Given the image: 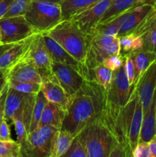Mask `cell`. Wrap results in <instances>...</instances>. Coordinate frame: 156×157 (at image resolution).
<instances>
[{"label":"cell","mask_w":156,"mask_h":157,"mask_svg":"<svg viewBox=\"0 0 156 157\" xmlns=\"http://www.w3.org/2000/svg\"><path fill=\"white\" fill-rule=\"evenodd\" d=\"M37 94H28L18 91L9 87L5 104V119L8 123L21 117L29 133L32 110Z\"/></svg>","instance_id":"cell-6"},{"label":"cell","mask_w":156,"mask_h":157,"mask_svg":"<svg viewBox=\"0 0 156 157\" xmlns=\"http://www.w3.org/2000/svg\"><path fill=\"white\" fill-rule=\"evenodd\" d=\"M14 0H0V18H3Z\"/></svg>","instance_id":"cell-40"},{"label":"cell","mask_w":156,"mask_h":157,"mask_svg":"<svg viewBox=\"0 0 156 157\" xmlns=\"http://www.w3.org/2000/svg\"><path fill=\"white\" fill-rule=\"evenodd\" d=\"M91 71L93 81H96L104 90H108L113 80V71L102 64H98L92 68Z\"/></svg>","instance_id":"cell-28"},{"label":"cell","mask_w":156,"mask_h":157,"mask_svg":"<svg viewBox=\"0 0 156 157\" xmlns=\"http://www.w3.org/2000/svg\"><path fill=\"white\" fill-rule=\"evenodd\" d=\"M66 110H64L62 107L48 101L41 115L38 127L51 126L58 130H61Z\"/></svg>","instance_id":"cell-22"},{"label":"cell","mask_w":156,"mask_h":157,"mask_svg":"<svg viewBox=\"0 0 156 157\" xmlns=\"http://www.w3.org/2000/svg\"><path fill=\"white\" fill-rule=\"evenodd\" d=\"M76 136L65 130H58L54 141L51 157H61L67 153Z\"/></svg>","instance_id":"cell-24"},{"label":"cell","mask_w":156,"mask_h":157,"mask_svg":"<svg viewBox=\"0 0 156 157\" xmlns=\"http://www.w3.org/2000/svg\"><path fill=\"white\" fill-rule=\"evenodd\" d=\"M47 102H48V101L45 98L44 94L41 92V90L37 94L35 105H34L33 110H32V120H31L29 132L32 131V130H35L37 127H38L40 120L41 118V115H42L44 107H45Z\"/></svg>","instance_id":"cell-29"},{"label":"cell","mask_w":156,"mask_h":157,"mask_svg":"<svg viewBox=\"0 0 156 157\" xmlns=\"http://www.w3.org/2000/svg\"><path fill=\"white\" fill-rule=\"evenodd\" d=\"M9 87L18 91L28 94H38L41 91V84L29 81V82H8Z\"/></svg>","instance_id":"cell-34"},{"label":"cell","mask_w":156,"mask_h":157,"mask_svg":"<svg viewBox=\"0 0 156 157\" xmlns=\"http://www.w3.org/2000/svg\"><path fill=\"white\" fill-rule=\"evenodd\" d=\"M0 41H2V31H1V27H0Z\"/></svg>","instance_id":"cell-45"},{"label":"cell","mask_w":156,"mask_h":157,"mask_svg":"<svg viewBox=\"0 0 156 157\" xmlns=\"http://www.w3.org/2000/svg\"><path fill=\"white\" fill-rule=\"evenodd\" d=\"M8 88H9V85L7 84L6 87L3 88V90H2L1 94H0V125H1L3 120L5 119V104H6Z\"/></svg>","instance_id":"cell-39"},{"label":"cell","mask_w":156,"mask_h":157,"mask_svg":"<svg viewBox=\"0 0 156 157\" xmlns=\"http://www.w3.org/2000/svg\"><path fill=\"white\" fill-rule=\"evenodd\" d=\"M44 34L49 35L77 61L85 64L87 56V35L73 20L70 18L62 20L51 30Z\"/></svg>","instance_id":"cell-3"},{"label":"cell","mask_w":156,"mask_h":157,"mask_svg":"<svg viewBox=\"0 0 156 157\" xmlns=\"http://www.w3.org/2000/svg\"><path fill=\"white\" fill-rule=\"evenodd\" d=\"M143 4L150 5L153 7V9H156V0H145Z\"/></svg>","instance_id":"cell-43"},{"label":"cell","mask_w":156,"mask_h":157,"mask_svg":"<svg viewBox=\"0 0 156 157\" xmlns=\"http://www.w3.org/2000/svg\"><path fill=\"white\" fill-rule=\"evenodd\" d=\"M2 44L16 42L36 34L24 15L0 18Z\"/></svg>","instance_id":"cell-8"},{"label":"cell","mask_w":156,"mask_h":157,"mask_svg":"<svg viewBox=\"0 0 156 157\" xmlns=\"http://www.w3.org/2000/svg\"><path fill=\"white\" fill-rule=\"evenodd\" d=\"M58 129L41 126L28 134L27 147L23 156L51 157L54 141Z\"/></svg>","instance_id":"cell-7"},{"label":"cell","mask_w":156,"mask_h":157,"mask_svg":"<svg viewBox=\"0 0 156 157\" xmlns=\"http://www.w3.org/2000/svg\"><path fill=\"white\" fill-rule=\"evenodd\" d=\"M125 72L128 78V83L131 87L135 81L136 78V68H135V64L133 62V60L129 54L125 55Z\"/></svg>","instance_id":"cell-36"},{"label":"cell","mask_w":156,"mask_h":157,"mask_svg":"<svg viewBox=\"0 0 156 157\" xmlns=\"http://www.w3.org/2000/svg\"><path fill=\"white\" fill-rule=\"evenodd\" d=\"M33 36L34 35L24 40L0 45V70H6L24 55Z\"/></svg>","instance_id":"cell-18"},{"label":"cell","mask_w":156,"mask_h":157,"mask_svg":"<svg viewBox=\"0 0 156 157\" xmlns=\"http://www.w3.org/2000/svg\"><path fill=\"white\" fill-rule=\"evenodd\" d=\"M12 124L15 126V133L17 136V141L21 144V148H22V153L24 154V152L25 150L26 147H27V141H28V132L27 128L23 122L22 119L21 117L15 118L12 121Z\"/></svg>","instance_id":"cell-32"},{"label":"cell","mask_w":156,"mask_h":157,"mask_svg":"<svg viewBox=\"0 0 156 157\" xmlns=\"http://www.w3.org/2000/svg\"><path fill=\"white\" fill-rule=\"evenodd\" d=\"M151 157H156V135L153 136L152 139L148 142Z\"/></svg>","instance_id":"cell-41"},{"label":"cell","mask_w":156,"mask_h":157,"mask_svg":"<svg viewBox=\"0 0 156 157\" xmlns=\"http://www.w3.org/2000/svg\"><path fill=\"white\" fill-rule=\"evenodd\" d=\"M44 1L50 2H54V3H59V4H61V2H62L64 0H44Z\"/></svg>","instance_id":"cell-44"},{"label":"cell","mask_w":156,"mask_h":157,"mask_svg":"<svg viewBox=\"0 0 156 157\" xmlns=\"http://www.w3.org/2000/svg\"><path fill=\"white\" fill-rule=\"evenodd\" d=\"M125 61L122 65L113 71V80L108 90H106L107 98L116 107H123L127 104L131 96V87L125 72Z\"/></svg>","instance_id":"cell-11"},{"label":"cell","mask_w":156,"mask_h":157,"mask_svg":"<svg viewBox=\"0 0 156 157\" xmlns=\"http://www.w3.org/2000/svg\"><path fill=\"white\" fill-rule=\"evenodd\" d=\"M22 148L18 141L0 140V157H22Z\"/></svg>","instance_id":"cell-30"},{"label":"cell","mask_w":156,"mask_h":157,"mask_svg":"<svg viewBox=\"0 0 156 157\" xmlns=\"http://www.w3.org/2000/svg\"><path fill=\"white\" fill-rule=\"evenodd\" d=\"M152 9L153 7L150 5L140 4L133 6L119 14L120 27L118 37L119 38L132 33Z\"/></svg>","instance_id":"cell-17"},{"label":"cell","mask_w":156,"mask_h":157,"mask_svg":"<svg viewBox=\"0 0 156 157\" xmlns=\"http://www.w3.org/2000/svg\"><path fill=\"white\" fill-rule=\"evenodd\" d=\"M1 92H2V91H1ZM0 94H1V93H0Z\"/></svg>","instance_id":"cell-47"},{"label":"cell","mask_w":156,"mask_h":157,"mask_svg":"<svg viewBox=\"0 0 156 157\" xmlns=\"http://www.w3.org/2000/svg\"><path fill=\"white\" fill-rule=\"evenodd\" d=\"M142 39L141 36H138L133 33L119 37L120 55L122 56L128 55L135 51L142 48Z\"/></svg>","instance_id":"cell-27"},{"label":"cell","mask_w":156,"mask_h":157,"mask_svg":"<svg viewBox=\"0 0 156 157\" xmlns=\"http://www.w3.org/2000/svg\"><path fill=\"white\" fill-rule=\"evenodd\" d=\"M120 55L119 38L93 32L87 35V56L85 64L92 70L112 55Z\"/></svg>","instance_id":"cell-5"},{"label":"cell","mask_w":156,"mask_h":157,"mask_svg":"<svg viewBox=\"0 0 156 157\" xmlns=\"http://www.w3.org/2000/svg\"><path fill=\"white\" fill-rule=\"evenodd\" d=\"M35 33H47L63 20L61 4L32 0L24 14Z\"/></svg>","instance_id":"cell-4"},{"label":"cell","mask_w":156,"mask_h":157,"mask_svg":"<svg viewBox=\"0 0 156 157\" xmlns=\"http://www.w3.org/2000/svg\"><path fill=\"white\" fill-rule=\"evenodd\" d=\"M133 157H151L148 142H139L132 152Z\"/></svg>","instance_id":"cell-37"},{"label":"cell","mask_w":156,"mask_h":157,"mask_svg":"<svg viewBox=\"0 0 156 157\" xmlns=\"http://www.w3.org/2000/svg\"><path fill=\"white\" fill-rule=\"evenodd\" d=\"M132 33L142 37V49L156 53V9H151Z\"/></svg>","instance_id":"cell-19"},{"label":"cell","mask_w":156,"mask_h":157,"mask_svg":"<svg viewBox=\"0 0 156 157\" xmlns=\"http://www.w3.org/2000/svg\"><path fill=\"white\" fill-rule=\"evenodd\" d=\"M80 134L86 144L87 157L128 156L98 109L96 115Z\"/></svg>","instance_id":"cell-1"},{"label":"cell","mask_w":156,"mask_h":157,"mask_svg":"<svg viewBox=\"0 0 156 157\" xmlns=\"http://www.w3.org/2000/svg\"><path fill=\"white\" fill-rule=\"evenodd\" d=\"M43 36L52 61H55L75 69L87 80H93L91 70H90L87 65L77 61L74 57L72 56L68 52H67L62 46L60 45L49 35L43 34Z\"/></svg>","instance_id":"cell-12"},{"label":"cell","mask_w":156,"mask_h":157,"mask_svg":"<svg viewBox=\"0 0 156 157\" xmlns=\"http://www.w3.org/2000/svg\"><path fill=\"white\" fill-rule=\"evenodd\" d=\"M7 80H6L5 71L0 70V93L3 90L6 85L7 84Z\"/></svg>","instance_id":"cell-42"},{"label":"cell","mask_w":156,"mask_h":157,"mask_svg":"<svg viewBox=\"0 0 156 157\" xmlns=\"http://www.w3.org/2000/svg\"><path fill=\"white\" fill-rule=\"evenodd\" d=\"M41 90L49 102L60 106L67 111L73 96L66 92L53 74L43 78Z\"/></svg>","instance_id":"cell-16"},{"label":"cell","mask_w":156,"mask_h":157,"mask_svg":"<svg viewBox=\"0 0 156 157\" xmlns=\"http://www.w3.org/2000/svg\"><path fill=\"white\" fill-rule=\"evenodd\" d=\"M142 119H143V107H142V102L139 99V95L136 92V104H135V107L133 110L129 127V133H128V141H129L130 148L132 152L137 144H139Z\"/></svg>","instance_id":"cell-23"},{"label":"cell","mask_w":156,"mask_h":157,"mask_svg":"<svg viewBox=\"0 0 156 157\" xmlns=\"http://www.w3.org/2000/svg\"><path fill=\"white\" fill-rule=\"evenodd\" d=\"M156 90V60L150 64L138 81L134 90L137 92L143 107V113L148 110ZM131 94V95H132Z\"/></svg>","instance_id":"cell-15"},{"label":"cell","mask_w":156,"mask_h":157,"mask_svg":"<svg viewBox=\"0 0 156 157\" xmlns=\"http://www.w3.org/2000/svg\"><path fill=\"white\" fill-rule=\"evenodd\" d=\"M156 135V90L148 110L143 113L139 142H149Z\"/></svg>","instance_id":"cell-20"},{"label":"cell","mask_w":156,"mask_h":157,"mask_svg":"<svg viewBox=\"0 0 156 157\" xmlns=\"http://www.w3.org/2000/svg\"><path fill=\"white\" fill-rule=\"evenodd\" d=\"M51 69L60 84L70 96L76 94L87 81L77 71L55 61H52Z\"/></svg>","instance_id":"cell-14"},{"label":"cell","mask_w":156,"mask_h":157,"mask_svg":"<svg viewBox=\"0 0 156 157\" xmlns=\"http://www.w3.org/2000/svg\"><path fill=\"white\" fill-rule=\"evenodd\" d=\"M124 61H125V57L122 56V55H112L105 58L102 64L110 68L112 71H115L122 65Z\"/></svg>","instance_id":"cell-35"},{"label":"cell","mask_w":156,"mask_h":157,"mask_svg":"<svg viewBox=\"0 0 156 157\" xmlns=\"http://www.w3.org/2000/svg\"><path fill=\"white\" fill-rule=\"evenodd\" d=\"M115 0H99L70 18L87 35L93 32Z\"/></svg>","instance_id":"cell-9"},{"label":"cell","mask_w":156,"mask_h":157,"mask_svg":"<svg viewBox=\"0 0 156 157\" xmlns=\"http://www.w3.org/2000/svg\"><path fill=\"white\" fill-rule=\"evenodd\" d=\"M28 54L38 68L42 79L53 74L51 69L52 59L44 42L43 34L36 33L34 35L28 49Z\"/></svg>","instance_id":"cell-13"},{"label":"cell","mask_w":156,"mask_h":157,"mask_svg":"<svg viewBox=\"0 0 156 157\" xmlns=\"http://www.w3.org/2000/svg\"><path fill=\"white\" fill-rule=\"evenodd\" d=\"M64 157H87V150L84 140L78 134L73 139L70 148L64 155Z\"/></svg>","instance_id":"cell-31"},{"label":"cell","mask_w":156,"mask_h":157,"mask_svg":"<svg viewBox=\"0 0 156 157\" xmlns=\"http://www.w3.org/2000/svg\"><path fill=\"white\" fill-rule=\"evenodd\" d=\"M96 112V100L85 81L80 90L72 98L61 129L76 136L87 127Z\"/></svg>","instance_id":"cell-2"},{"label":"cell","mask_w":156,"mask_h":157,"mask_svg":"<svg viewBox=\"0 0 156 157\" xmlns=\"http://www.w3.org/2000/svg\"><path fill=\"white\" fill-rule=\"evenodd\" d=\"M11 132L9 125L6 119H4L0 125V140H10Z\"/></svg>","instance_id":"cell-38"},{"label":"cell","mask_w":156,"mask_h":157,"mask_svg":"<svg viewBox=\"0 0 156 157\" xmlns=\"http://www.w3.org/2000/svg\"><path fill=\"white\" fill-rule=\"evenodd\" d=\"M98 1L99 0H64L61 2L63 20L70 18L73 15L87 9Z\"/></svg>","instance_id":"cell-25"},{"label":"cell","mask_w":156,"mask_h":157,"mask_svg":"<svg viewBox=\"0 0 156 157\" xmlns=\"http://www.w3.org/2000/svg\"><path fill=\"white\" fill-rule=\"evenodd\" d=\"M32 2V0H14L3 18L24 15Z\"/></svg>","instance_id":"cell-33"},{"label":"cell","mask_w":156,"mask_h":157,"mask_svg":"<svg viewBox=\"0 0 156 157\" xmlns=\"http://www.w3.org/2000/svg\"><path fill=\"white\" fill-rule=\"evenodd\" d=\"M1 44H2V41H0V45H1Z\"/></svg>","instance_id":"cell-46"},{"label":"cell","mask_w":156,"mask_h":157,"mask_svg":"<svg viewBox=\"0 0 156 157\" xmlns=\"http://www.w3.org/2000/svg\"><path fill=\"white\" fill-rule=\"evenodd\" d=\"M144 1L145 0H115L113 5L103 15L99 23L110 21L127 9L137 5L143 4Z\"/></svg>","instance_id":"cell-26"},{"label":"cell","mask_w":156,"mask_h":157,"mask_svg":"<svg viewBox=\"0 0 156 157\" xmlns=\"http://www.w3.org/2000/svg\"><path fill=\"white\" fill-rule=\"evenodd\" d=\"M129 55L132 58L135 68H136V78H135L134 83L131 86V90L132 93L139 78L143 75L145 70L149 67L150 64L156 60V53L143 50V49H139V50L131 52Z\"/></svg>","instance_id":"cell-21"},{"label":"cell","mask_w":156,"mask_h":157,"mask_svg":"<svg viewBox=\"0 0 156 157\" xmlns=\"http://www.w3.org/2000/svg\"><path fill=\"white\" fill-rule=\"evenodd\" d=\"M8 82H33L41 84L42 78L27 52L11 67L5 70Z\"/></svg>","instance_id":"cell-10"}]
</instances>
